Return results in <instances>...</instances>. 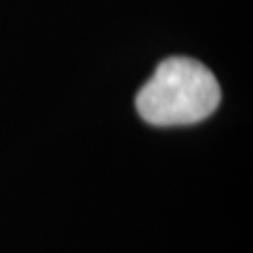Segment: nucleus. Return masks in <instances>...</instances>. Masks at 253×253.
I'll list each match as a JSON object with an SVG mask.
<instances>
[{
    "instance_id": "f257e3e1",
    "label": "nucleus",
    "mask_w": 253,
    "mask_h": 253,
    "mask_svg": "<svg viewBox=\"0 0 253 253\" xmlns=\"http://www.w3.org/2000/svg\"><path fill=\"white\" fill-rule=\"evenodd\" d=\"M219 99L217 78L207 66L190 57H169L139 89L135 106L150 125L179 126L205 121L217 110Z\"/></svg>"
}]
</instances>
